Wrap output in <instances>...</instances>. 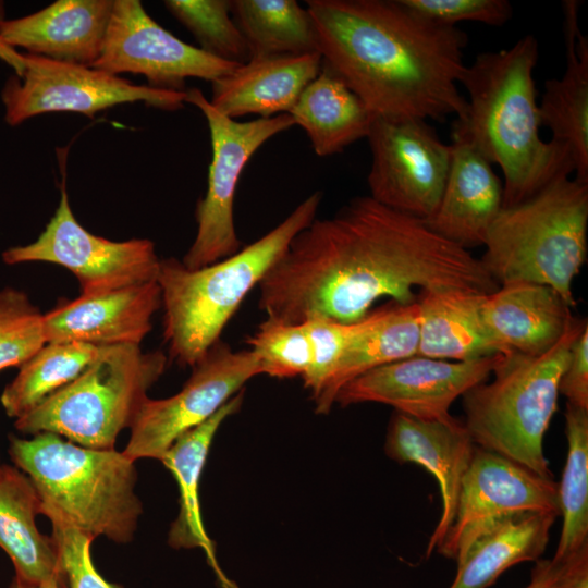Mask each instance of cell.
Listing matches in <instances>:
<instances>
[{
  "instance_id": "1",
  "label": "cell",
  "mask_w": 588,
  "mask_h": 588,
  "mask_svg": "<svg viewBox=\"0 0 588 588\" xmlns=\"http://www.w3.org/2000/svg\"><path fill=\"white\" fill-rule=\"evenodd\" d=\"M418 287L489 294L499 286L479 258L424 220L357 196L292 240L259 283L258 306L285 322H355L382 297L417 303Z\"/></svg>"
},
{
  "instance_id": "2",
  "label": "cell",
  "mask_w": 588,
  "mask_h": 588,
  "mask_svg": "<svg viewBox=\"0 0 588 588\" xmlns=\"http://www.w3.org/2000/svg\"><path fill=\"white\" fill-rule=\"evenodd\" d=\"M322 68L340 78L372 118L460 119L466 98L468 36L433 23L400 0H308Z\"/></svg>"
},
{
  "instance_id": "3",
  "label": "cell",
  "mask_w": 588,
  "mask_h": 588,
  "mask_svg": "<svg viewBox=\"0 0 588 588\" xmlns=\"http://www.w3.org/2000/svg\"><path fill=\"white\" fill-rule=\"evenodd\" d=\"M539 58L536 37L526 35L512 47L477 54L460 83L468 99L455 119L452 139L471 145L502 170L503 207L531 197L554 180L574 173L569 149L540 137L534 70Z\"/></svg>"
},
{
  "instance_id": "4",
  "label": "cell",
  "mask_w": 588,
  "mask_h": 588,
  "mask_svg": "<svg viewBox=\"0 0 588 588\" xmlns=\"http://www.w3.org/2000/svg\"><path fill=\"white\" fill-rule=\"evenodd\" d=\"M322 199L317 191L265 235L215 264L188 269L171 257L160 260L163 336L170 357L193 367L220 335L247 294L259 285L292 240L315 219Z\"/></svg>"
},
{
  "instance_id": "5",
  "label": "cell",
  "mask_w": 588,
  "mask_h": 588,
  "mask_svg": "<svg viewBox=\"0 0 588 588\" xmlns=\"http://www.w3.org/2000/svg\"><path fill=\"white\" fill-rule=\"evenodd\" d=\"M14 466L33 481L40 500L93 540L134 539L143 514L135 491V462L115 449H90L40 432L30 439L10 436Z\"/></svg>"
},
{
  "instance_id": "6",
  "label": "cell",
  "mask_w": 588,
  "mask_h": 588,
  "mask_svg": "<svg viewBox=\"0 0 588 588\" xmlns=\"http://www.w3.org/2000/svg\"><path fill=\"white\" fill-rule=\"evenodd\" d=\"M587 228L588 184L562 176L502 207L479 259L497 283L548 285L574 307L572 284L586 261Z\"/></svg>"
},
{
  "instance_id": "7",
  "label": "cell",
  "mask_w": 588,
  "mask_h": 588,
  "mask_svg": "<svg viewBox=\"0 0 588 588\" xmlns=\"http://www.w3.org/2000/svg\"><path fill=\"white\" fill-rule=\"evenodd\" d=\"M587 319L574 317L562 338L540 355H503L493 379L463 394L464 426L474 443L553 478L543 438L558 408L559 382Z\"/></svg>"
},
{
  "instance_id": "8",
  "label": "cell",
  "mask_w": 588,
  "mask_h": 588,
  "mask_svg": "<svg viewBox=\"0 0 588 588\" xmlns=\"http://www.w3.org/2000/svg\"><path fill=\"white\" fill-rule=\"evenodd\" d=\"M161 351L139 345L103 346L73 381L14 420L24 434L51 432L90 449H114L131 428L149 389L166 370Z\"/></svg>"
},
{
  "instance_id": "9",
  "label": "cell",
  "mask_w": 588,
  "mask_h": 588,
  "mask_svg": "<svg viewBox=\"0 0 588 588\" xmlns=\"http://www.w3.org/2000/svg\"><path fill=\"white\" fill-rule=\"evenodd\" d=\"M185 93V101L203 112L211 142L207 189L195 210L196 236L182 259L186 268L197 269L241 249L234 222L240 177L254 154L268 139L294 126V121L289 113H282L238 122L212 107L200 89Z\"/></svg>"
},
{
  "instance_id": "10",
  "label": "cell",
  "mask_w": 588,
  "mask_h": 588,
  "mask_svg": "<svg viewBox=\"0 0 588 588\" xmlns=\"http://www.w3.org/2000/svg\"><path fill=\"white\" fill-rule=\"evenodd\" d=\"M24 68L3 85L4 121L17 126L48 112H77L88 118L121 103L144 102L167 111L180 110L186 93L136 85L91 66L23 53Z\"/></svg>"
},
{
  "instance_id": "11",
  "label": "cell",
  "mask_w": 588,
  "mask_h": 588,
  "mask_svg": "<svg viewBox=\"0 0 588 588\" xmlns=\"http://www.w3.org/2000/svg\"><path fill=\"white\" fill-rule=\"evenodd\" d=\"M64 180L54 215L40 235L27 245L2 253L4 264L51 262L70 270L82 296H94L122 287L156 281L160 260L148 238L111 241L87 231L76 220Z\"/></svg>"
},
{
  "instance_id": "12",
  "label": "cell",
  "mask_w": 588,
  "mask_h": 588,
  "mask_svg": "<svg viewBox=\"0 0 588 588\" xmlns=\"http://www.w3.org/2000/svg\"><path fill=\"white\" fill-rule=\"evenodd\" d=\"M192 369L177 393L167 399L148 397L143 404L122 451L128 458L161 461L182 434L209 419L248 380L261 375L250 350L233 351L221 340Z\"/></svg>"
},
{
  "instance_id": "13",
  "label": "cell",
  "mask_w": 588,
  "mask_h": 588,
  "mask_svg": "<svg viewBox=\"0 0 588 588\" xmlns=\"http://www.w3.org/2000/svg\"><path fill=\"white\" fill-rule=\"evenodd\" d=\"M370 197L405 215L427 220L437 210L452 148L424 120L373 118L367 135Z\"/></svg>"
},
{
  "instance_id": "14",
  "label": "cell",
  "mask_w": 588,
  "mask_h": 588,
  "mask_svg": "<svg viewBox=\"0 0 588 588\" xmlns=\"http://www.w3.org/2000/svg\"><path fill=\"white\" fill-rule=\"evenodd\" d=\"M528 512L560 516L558 482L476 445L462 480L454 518L436 551L458 564L481 535Z\"/></svg>"
},
{
  "instance_id": "15",
  "label": "cell",
  "mask_w": 588,
  "mask_h": 588,
  "mask_svg": "<svg viewBox=\"0 0 588 588\" xmlns=\"http://www.w3.org/2000/svg\"><path fill=\"white\" fill-rule=\"evenodd\" d=\"M237 65L175 37L149 16L140 1L113 0L102 48L91 68L114 75L139 74L149 87L184 91L188 77L213 83Z\"/></svg>"
},
{
  "instance_id": "16",
  "label": "cell",
  "mask_w": 588,
  "mask_h": 588,
  "mask_svg": "<svg viewBox=\"0 0 588 588\" xmlns=\"http://www.w3.org/2000/svg\"><path fill=\"white\" fill-rule=\"evenodd\" d=\"M503 355L453 362L412 356L371 369L344 384L334 403H381L426 420H451L453 402L486 381Z\"/></svg>"
},
{
  "instance_id": "17",
  "label": "cell",
  "mask_w": 588,
  "mask_h": 588,
  "mask_svg": "<svg viewBox=\"0 0 588 588\" xmlns=\"http://www.w3.org/2000/svg\"><path fill=\"white\" fill-rule=\"evenodd\" d=\"M161 305L157 280L94 296L79 295L44 314L46 340L99 347L139 345Z\"/></svg>"
},
{
  "instance_id": "18",
  "label": "cell",
  "mask_w": 588,
  "mask_h": 588,
  "mask_svg": "<svg viewBox=\"0 0 588 588\" xmlns=\"http://www.w3.org/2000/svg\"><path fill=\"white\" fill-rule=\"evenodd\" d=\"M476 444L463 421L418 419L394 411L384 451L399 463L422 466L437 479L442 499L439 522L432 531L426 558L443 539L456 511L463 477L471 462Z\"/></svg>"
},
{
  "instance_id": "19",
  "label": "cell",
  "mask_w": 588,
  "mask_h": 588,
  "mask_svg": "<svg viewBox=\"0 0 588 588\" xmlns=\"http://www.w3.org/2000/svg\"><path fill=\"white\" fill-rule=\"evenodd\" d=\"M113 0H58L35 13L0 23V40L17 50L93 66L98 59Z\"/></svg>"
},
{
  "instance_id": "20",
  "label": "cell",
  "mask_w": 588,
  "mask_h": 588,
  "mask_svg": "<svg viewBox=\"0 0 588 588\" xmlns=\"http://www.w3.org/2000/svg\"><path fill=\"white\" fill-rule=\"evenodd\" d=\"M451 163L439 206L426 224L464 248L483 245L503 207V184L471 145L452 139Z\"/></svg>"
},
{
  "instance_id": "21",
  "label": "cell",
  "mask_w": 588,
  "mask_h": 588,
  "mask_svg": "<svg viewBox=\"0 0 588 588\" xmlns=\"http://www.w3.org/2000/svg\"><path fill=\"white\" fill-rule=\"evenodd\" d=\"M552 287L529 282L502 284L486 294L481 313L491 338L505 355H540L550 350L574 319Z\"/></svg>"
},
{
  "instance_id": "22",
  "label": "cell",
  "mask_w": 588,
  "mask_h": 588,
  "mask_svg": "<svg viewBox=\"0 0 588 588\" xmlns=\"http://www.w3.org/2000/svg\"><path fill=\"white\" fill-rule=\"evenodd\" d=\"M321 68L319 53L252 58L211 83L209 102L234 120L247 114L270 118L289 113Z\"/></svg>"
},
{
  "instance_id": "23",
  "label": "cell",
  "mask_w": 588,
  "mask_h": 588,
  "mask_svg": "<svg viewBox=\"0 0 588 588\" xmlns=\"http://www.w3.org/2000/svg\"><path fill=\"white\" fill-rule=\"evenodd\" d=\"M579 5L563 2L566 68L546 81L538 108L541 125L569 149L575 180L588 184V40L578 26Z\"/></svg>"
},
{
  "instance_id": "24",
  "label": "cell",
  "mask_w": 588,
  "mask_h": 588,
  "mask_svg": "<svg viewBox=\"0 0 588 588\" xmlns=\"http://www.w3.org/2000/svg\"><path fill=\"white\" fill-rule=\"evenodd\" d=\"M243 397L242 391L236 393L209 419L182 434L161 460L173 474L180 491V511L170 527L168 542L174 549H203L221 588L238 587L228 578L217 561L213 543L203 524L198 489L215 434L220 425L241 408Z\"/></svg>"
},
{
  "instance_id": "25",
  "label": "cell",
  "mask_w": 588,
  "mask_h": 588,
  "mask_svg": "<svg viewBox=\"0 0 588 588\" xmlns=\"http://www.w3.org/2000/svg\"><path fill=\"white\" fill-rule=\"evenodd\" d=\"M486 294L464 289L420 293L417 355L453 362L505 355L482 318Z\"/></svg>"
},
{
  "instance_id": "26",
  "label": "cell",
  "mask_w": 588,
  "mask_h": 588,
  "mask_svg": "<svg viewBox=\"0 0 588 588\" xmlns=\"http://www.w3.org/2000/svg\"><path fill=\"white\" fill-rule=\"evenodd\" d=\"M40 497L29 477L15 466L0 467V548L14 576L29 584L53 577L66 580L54 539L36 526Z\"/></svg>"
},
{
  "instance_id": "27",
  "label": "cell",
  "mask_w": 588,
  "mask_h": 588,
  "mask_svg": "<svg viewBox=\"0 0 588 588\" xmlns=\"http://www.w3.org/2000/svg\"><path fill=\"white\" fill-rule=\"evenodd\" d=\"M418 343V303H393L376 309L370 324L345 348L332 373L314 397L317 413L327 414L340 389L356 377L417 355Z\"/></svg>"
},
{
  "instance_id": "28",
  "label": "cell",
  "mask_w": 588,
  "mask_h": 588,
  "mask_svg": "<svg viewBox=\"0 0 588 588\" xmlns=\"http://www.w3.org/2000/svg\"><path fill=\"white\" fill-rule=\"evenodd\" d=\"M289 114L294 125L305 131L319 157L340 154L367 138L373 119L360 99L324 68L304 88Z\"/></svg>"
},
{
  "instance_id": "29",
  "label": "cell",
  "mask_w": 588,
  "mask_h": 588,
  "mask_svg": "<svg viewBox=\"0 0 588 588\" xmlns=\"http://www.w3.org/2000/svg\"><path fill=\"white\" fill-rule=\"evenodd\" d=\"M558 516L551 512H528L490 528L457 564L450 588H487L511 566L539 560Z\"/></svg>"
},
{
  "instance_id": "30",
  "label": "cell",
  "mask_w": 588,
  "mask_h": 588,
  "mask_svg": "<svg viewBox=\"0 0 588 588\" xmlns=\"http://www.w3.org/2000/svg\"><path fill=\"white\" fill-rule=\"evenodd\" d=\"M231 14L249 59L319 53L310 14L295 0H233Z\"/></svg>"
},
{
  "instance_id": "31",
  "label": "cell",
  "mask_w": 588,
  "mask_h": 588,
  "mask_svg": "<svg viewBox=\"0 0 588 588\" xmlns=\"http://www.w3.org/2000/svg\"><path fill=\"white\" fill-rule=\"evenodd\" d=\"M101 348L79 342L46 343L3 389L0 403L5 414L15 420L32 411L77 378Z\"/></svg>"
},
{
  "instance_id": "32",
  "label": "cell",
  "mask_w": 588,
  "mask_h": 588,
  "mask_svg": "<svg viewBox=\"0 0 588 588\" xmlns=\"http://www.w3.org/2000/svg\"><path fill=\"white\" fill-rule=\"evenodd\" d=\"M565 433L567 457L558 482L563 524L555 560L588 547V409L566 403Z\"/></svg>"
},
{
  "instance_id": "33",
  "label": "cell",
  "mask_w": 588,
  "mask_h": 588,
  "mask_svg": "<svg viewBox=\"0 0 588 588\" xmlns=\"http://www.w3.org/2000/svg\"><path fill=\"white\" fill-rule=\"evenodd\" d=\"M163 3L193 34L201 50L236 64L249 60L246 41L231 14L230 0H166Z\"/></svg>"
},
{
  "instance_id": "34",
  "label": "cell",
  "mask_w": 588,
  "mask_h": 588,
  "mask_svg": "<svg viewBox=\"0 0 588 588\" xmlns=\"http://www.w3.org/2000/svg\"><path fill=\"white\" fill-rule=\"evenodd\" d=\"M247 342L261 373L275 378H303L311 366L313 345L306 322L266 318Z\"/></svg>"
},
{
  "instance_id": "35",
  "label": "cell",
  "mask_w": 588,
  "mask_h": 588,
  "mask_svg": "<svg viewBox=\"0 0 588 588\" xmlns=\"http://www.w3.org/2000/svg\"><path fill=\"white\" fill-rule=\"evenodd\" d=\"M47 343L44 314L28 295L14 287L0 290V371L21 367Z\"/></svg>"
},
{
  "instance_id": "36",
  "label": "cell",
  "mask_w": 588,
  "mask_h": 588,
  "mask_svg": "<svg viewBox=\"0 0 588 588\" xmlns=\"http://www.w3.org/2000/svg\"><path fill=\"white\" fill-rule=\"evenodd\" d=\"M39 511L51 523L52 538L59 550L69 588H123L105 579L96 569L90 553L94 540L88 535L46 502L41 501Z\"/></svg>"
},
{
  "instance_id": "37",
  "label": "cell",
  "mask_w": 588,
  "mask_h": 588,
  "mask_svg": "<svg viewBox=\"0 0 588 588\" xmlns=\"http://www.w3.org/2000/svg\"><path fill=\"white\" fill-rule=\"evenodd\" d=\"M373 315L375 310L355 322L320 317L303 321L307 324L313 345L311 366L303 380L313 399L332 373L345 348L370 324Z\"/></svg>"
},
{
  "instance_id": "38",
  "label": "cell",
  "mask_w": 588,
  "mask_h": 588,
  "mask_svg": "<svg viewBox=\"0 0 588 588\" xmlns=\"http://www.w3.org/2000/svg\"><path fill=\"white\" fill-rule=\"evenodd\" d=\"M414 13L433 23L456 26L469 21L502 26L511 20L513 8L507 0H400Z\"/></svg>"
},
{
  "instance_id": "39",
  "label": "cell",
  "mask_w": 588,
  "mask_h": 588,
  "mask_svg": "<svg viewBox=\"0 0 588 588\" xmlns=\"http://www.w3.org/2000/svg\"><path fill=\"white\" fill-rule=\"evenodd\" d=\"M525 588H588V547L562 560H537Z\"/></svg>"
},
{
  "instance_id": "40",
  "label": "cell",
  "mask_w": 588,
  "mask_h": 588,
  "mask_svg": "<svg viewBox=\"0 0 588 588\" xmlns=\"http://www.w3.org/2000/svg\"><path fill=\"white\" fill-rule=\"evenodd\" d=\"M559 393L567 403L588 409V326L574 341L568 362L560 378Z\"/></svg>"
},
{
  "instance_id": "41",
  "label": "cell",
  "mask_w": 588,
  "mask_h": 588,
  "mask_svg": "<svg viewBox=\"0 0 588 588\" xmlns=\"http://www.w3.org/2000/svg\"><path fill=\"white\" fill-rule=\"evenodd\" d=\"M0 60L11 66L15 75H20L24 68L23 53L7 46L0 40Z\"/></svg>"
},
{
  "instance_id": "42",
  "label": "cell",
  "mask_w": 588,
  "mask_h": 588,
  "mask_svg": "<svg viewBox=\"0 0 588 588\" xmlns=\"http://www.w3.org/2000/svg\"><path fill=\"white\" fill-rule=\"evenodd\" d=\"M9 588H69L68 581L62 578L53 577L41 584H29L13 576Z\"/></svg>"
},
{
  "instance_id": "43",
  "label": "cell",
  "mask_w": 588,
  "mask_h": 588,
  "mask_svg": "<svg viewBox=\"0 0 588 588\" xmlns=\"http://www.w3.org/2000/svg\"><path fill=\"white\" fill-rule=\"evenodd\" d=\"M5 19V4L3 1H0V23Z\"/></svg>"
},
{
  "instance_id": "44",
  "label": "cell",
  "mask_w": 588,
  "mask_h": 588,
  "mask_svg": "<svg viewBox=\"0 0 588 588\" xmlns=\"http://www.w3.org/2000/svg\"><path fill=\"white\" fill-rule=\"evenodd\" d=\"M2 463L0 462V467H1Z\"/></svg>"
}]
</instances>
